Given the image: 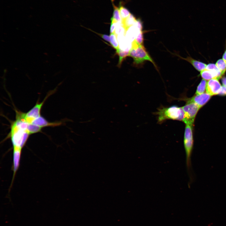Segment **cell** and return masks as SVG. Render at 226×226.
Here are the masks:
<instances>
[{
    "label": "cell",
    "instance_id": "cell-11",
    "mask_svg": "<svg viewBox=\"0 0 226 226\" xmlns=\"http://www.w3.org/2000/svg\"><path fill=\"white\" fill-rule=\"evenodd\" d=\"M176 55L180 58L190 63L199 72H201L205 69L207 66V65L205 63L196 60L190 56H188L186 58H183L179 55Z\"/></svg>",
    "mask_w": 226,
    "mask_h": 226
},
{
    "label": "cell",
    "instance_id": "cell-4",
    "mask_svg": "<svg viewBox=\"0 0 226 226\" xmlns=\"http://www.w3.org/2000/svg\"><path fill=\"white\" fill-rule=\"evenodd\" d=\"M30 135L27 131L19 128L13 123L9 137L11 138L13 147H17L22 149Z\"/></svg>",
    "mask_w": 226,
    "mask_h": 226
},
{
    "label": "cell",
    "instance_id": "cell-18",
    "mask_svg": "<svg viewBox=\"0 0 226 226\" xmlns=\"http://www.w3.org/2000/svg\"><path fill=\"white\" fill-rule=\"evenodd\" d=\"M122 22L127 18L131 14L129 11L123 6L120 5L119 8Z\"/></svg>",
    "mask_w": 226,
    "mask_h": 226
},
{
    "label": "cell",
    "instance_id": "cell-7",
    "mask_svg": "<svg viewBox=\"0 0 226 226\" xmlns=\"http://www.w3.org/2000/svg\"><path fill=\"white\" fill-rule=\"evenodd\" d=\"M222 87L218 79H211L207 82L206 92L211 96L219 94Z\"/></svg>",
    "mask_w": 226,
    "mask_h": 226
},
{
    "label": "cell",
    "instance_id": "cell-25",
    "mask_svg": "<svg viewBox=\"0 0 226 226\" xmlns=\"http://www.w3.org/2000/svg\"><path fill=\"white\" fill-rule=\"evenodd\" d=\"M219 94L222 95H226V87L223 85L222 86L221 89Z\"/></svg>",
    "mask_w": 226,
    "mask_h": 226
},
{
    "label": "cell",
    "instance_id": "cell-23",
    "mask_svg": "<svg viewBox=\"0 0 226 226\" xmlns=\"http://www.w3.org/2000/svg\"><path fill=\"white\" fill-rule=\"evenodd\" d=\"M111 21L110 29V34L115 33V31L118 22L113 20L110 19Z\"/></svg>",
    "mask_w": 226,
    "mask_h": 226
},
{
    "label": "cell",
    "instance_id": "cell-6",
    "mask_svg": "<svg viewBox=\"0 0 226 226\" xmlns=\"http://www.w3.org/2000/svg\"><path fill=\"white\" fill-rule=\"evenodd\" d=\"M51 93L47 95L44 100L41 103H37L35 105L26 113H24V118L28 123H31L34 119L40 116V110L45 101Z\"/></svg>",
    "mask_w": 226,
    "mask_h": 226
},
{
    "label": "cell",
    "instance_id": "cell-12",
    "mask_svg": "<svg viewBox=\"0 0 226 226\" xmlns=\"http://www.w3.org/2000/svg\"><path fill=\"white\" fill-rule=\"evenodd\" d=\"M206 69L210 70L213 73L215 79H219L223 75L220 71L216 66V64L213 63H209L207 65Z\"/></svg>",
    "mask_w": 226,
    "mask_h": 226
},
{
    "label": "cell",
    "instance_id": "cell-2",
    "mask_svg": "<svg viewBox=\"0 0 226 226\" xmlns=\"http://www.w3.org/2000/svg\"><path fill=\"white\" fill-rule=\"evenodd\" d=\"M129 56L133 59V63L136 66L143 64L144 61H147L151 62L156 69L158 70L155 62L146 51L143 44H138L135 40L132 42Z\"/></svg>",
    "mask_w": 226,
    "mask_h": 226
},
{
    "label": "cell",
    "instance_id": "cell-16",
    "mask_svg": "<svg viewBox=\"0 0 226 226\" xmlns=\"http://www.w3.org/2000/svg\"><path fill=\"white\" fill-rule=\"evenodd\" d=\"M207 82L204 79H202L197 86L196 94H200L204 93L206 89Z\"/></svg>",
    "mask_w": 226,
    "mask_h": 226
},
{
    "label": "cell",
    "instance_id": "cell-27",
    "mask_svg": "<svg viewBox=\"0 0 226 226\" xmlns=\"http://www.w3.org/2000/svg\"><path fill=\"white\" fill-rule=\"evenodd\" d=\"M222 83L223 86L226 87V77H223L222 79Z\"/></svg>",
    "mask_w": 226,
    "mask_h": 226
},
{
    "label": "cell",
    "instance_id": "cell-26",
    "mask_svg": "<svg viewBox=\"0 0 226 226\" xmlns=\"http://www.w3.org/2000/svg\"><path fill=\"white\" fill-rule=\"evenodd\" d=\"M101 36L104 40L109 43L110 42V38L109 36L106 35H101Z\"/></svg>",
    "mask_w": 226,
    "mask_h": 226
},
{
    "label": "cell",
    "instance_id": "cell-17",
    "mask_svg": "<svg viewBox=\"0 0 226 226\" xmlns=\"http://www.w3.org/2000/svg\"><path fill=\"white\" fill-rule=\"evenodd\" d=\"M114 11L113 16L110 19L113 20L117 22H122V19L120 15L119 9L118 7L113 4Z\"/></svg>",
    "mask_w": 226,
    "mask_h": 226
},
{
    "label": "cell",
    "instance_id": "cell-1",
    "mask_svg": "<svg viewBox=\"0 0 226 226\" xmlns=\"http://www.w3.org/2000/svg\"><path fill=\"white\" fill-rule=\"evenodd\" d=\"M193 126L189 124H186L183 141L186 154V166L189 179V184L191 183L194 179L191 160L194 144Z\"/></svg>",
    "mask_w": 226,
    "mask_h": 226
},
{
    "label": "cell",
    "instance_id": "cell-28",
    "mask_svg": "<svg viewBox=\"0 0 226 226\" xmlns=\"http://www.w3.org/2000/svg\"><path fill=\"white\" fill-rule=\"evenodd\" d=\"M222 59L226 62V50L223 54Z\"/></svg>",
    "mask_w": 226,
    "mask_h": 226
},
{
    "label": "cell",
    "instance_id": "cell-20",
    "mask_svg": "<svg viewBox=\"0 0 226 226\" xmlns=\"http://www.w3.org/2000/svg\"><path fill=\"white\" fill-rule=\"evenodd\" d=\"M110 44L113 48L116 50L119 48V42L117 35L115 33L110 34Z\"/></svg>",
    "mask_w": 226,
    "mask_h": 226
},
{
    "label": "cell",
    "instance_id": "cell-14",
    "mask_svg": "<svg viewBox=\"0 0 226 226\" xmlns=\"http://www.w3.org/2000/svg\"><path fill=\"white\" fill-rule=\"evenodd\" d=\"M129 51L123 50L120 49V48L116 50V53L119 56V60L118 64L119 67L121 66L123 61L125 59L127 56H129Z\"/></svg>",
    "mask_w": 226,
    "mask_h": 226
},
{
    "label": "cell",
    "instance_id": "cell-15",
    "mask_svg": "<svg viewBox=\"0 0 226 226\" xmlns=\"http://www.w3.org/2000/svg\"><path fill=\"white\" fill-rule=\"evenodd\" d=\"M200 74L203 79L206 80H209L212 79H215L214 75L211 71L206 68L200 72Z\"/></svg>",
    "mask_w": 226,
    "mask_h": 226
},
{
    "label": "cell",
    "instance_id": "cell-3",
    "mask_svg": "<svg viewBox=\"0 0 226 226\" xmlns=\"http://www.w3.org/2000/svg\"><path fill=\"white\" fill-rule=\"evenodd\" d=\"M155 114L158 116L159 123H161L168 119L183 121L185 117V114L182 107L175 105L158 108Z\"/></svg>",
    "mask_w": 226,
    "mask_h": 226
},
{
    "label": "cell",
    "instance_id": "cell-10",
    "mask_svg": "<svg viewBox=\"0 0 226 226\" xmlns=\"http://www.w3.org/2000/svg\"><path fill=\"white\" fill-rule=\"evenodd\" d=\"M42 128L48 126H56L60 125L61 122H50L45 118L40 116L33 120L31 123Z\"/></svg>",
    "mask_w": 226,
    "mask_h": 226
},
{
    "label": "cell",
    "instance_id": "cell-19",
    "mask_svg": "<svg viewBox=\"0 0 226 226\" xmlns=\"http://www.w3.org/2000/svg\"><path fill=\"white\" fill-rule=\"evenodd\" d=\"M215 64L223 75L226 71V62L221 59L217 61Z\"/></svg>",
    "mask_w": 226,
    "mask_h": 226
},
{
    "label": "cell",
    "instance_id": "cell-13",
    "mask_svg": "<svg viewBox=\"0 0 226 226\" xmlns=\"http://www.w3.org/2000/svg\"><path fill=\"white\" fill-rule=\"evenodd\" d=\"M137 19L132 14L130 15L125 20L122 21V23L127 30L130 27L135 25Z\"/></svg>",
    "mask_w": 226,
    "mask_h": 226
},
{
    "label": "cell",
    "instance_id": "cell-21",
    "mask_svg": "<svg viewBox=\"0 0 226 226\" xmlns=\"http://www.w3.org/2000/svg\"><path fill=\"white\" fill-rule=\"evenodd\" d=\"M42 128L31 123L29 124L27 131L30 134L40 132Z\"/></svg>",
    "mask_w": 226,
    "mask_h": 226
},
{
    "label": "cell",
    "instance_id": "cell-8",
    "mask_svg": "<svg viewBox=\"0 0 226 226\" xmlns=\"http://www.w3.org/2000/svg\"><path fill=\"white\" fill-rule=\"evenodd\" d=\"M13 174L12 184L13 180L16 172L18 170L20 164V161L22 148L13 147Z\"/></svg>",
    "mask_w": 226,
    "mask_h": 226
},
{
    "label": "cell",
    "instance_id": "cell-22",
    "mask_svg": "<svg viewBox=\"0 0 226 226\" xmlns=\"http://www.w3.org/2000/svg\"><path fill=\"white\" fill-rule=\"evenodd\" d=\"M143 31H139V33L137 37L135 39L136 41L139 44L142 45L143 43Z\"/></svg>",
    "mask_w": 226,
    "mask_h": 226
},
{
    "label": "cell",
    "instance_id": "cell-5",
    "mask_svg": "<svg viewBox=\"0 0 226 226\" xmlns=\"http://www.w3.org/2000/svg\"><path fill=\"white\" fill-rule=\"evenodd\" d=\"M185 114L183 122L193 126L196 115L201 107L195 103L186 100V104L182 107Z\"/></svg>",
    "mask_w": 226,
    "mask_h": 226
},
{
    "label": "cell",
    "instance_id": "cell-24",
    "mask_svg": "<svg viewBox=\"0 0 226 226\" xmlns=\"http://www.w3.org/2000/svg\"><path fill=\"white\" fill-rule=\"evenodd\" d=\"M135 25L138 29L140 31L142 30L143 29V24L141 20L139 19L137 20L135 24Z\"/></svg>",
    "mask_w": 226,
    "mask_h": 226
},
{
    "label": "cell",
    "instance_id": "cell-9",
    "mask_svg": "<svg viewBox=\"0 0 226 226\" xmlns=\"http://www.w3.org/2000/svg\"><path fill=\"white\" fill-rule=\"evenodd\" d=\"M211 96L207 92L204 93L200 94H196L188 100L195 103L201 108L208 102Z\"/></svg>",
    "mask_w": 226,
    "mask_h": 226
}]
</instances>
